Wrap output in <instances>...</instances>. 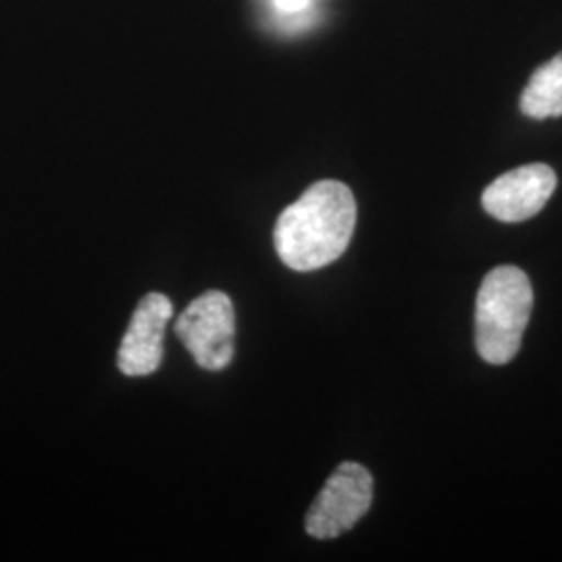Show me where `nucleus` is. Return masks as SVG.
<instances>
[{"label": "nucleus", "instance_id": "2", "mask_svg": "<svg viewBox=\"0 0 562 562\" xmlns=\"http://www.w3.org/2000/svg\"><path fill=\"white\" fill-rule=\"evenodd\" d=\"M533 290L519 267H496L482 281L475 304V346L483 361L506 364L521 348Z\"/></svg>", "mask_w": 562, "mask_h": 562}, {"label": "nucleus", "instance_id": "7", "mask_svg": "<svg viewBox=\"0 0 562 562\" xmlns=\"http://www.w3.org/2000/svg\"><path fill=\"white\" fill-rule=\"evenodd\" d=\"M522 115L548 120L562 115V53L533 71L521 94Z\"/></svg>", "mask_w": 562, "mask_h": 562}, {"label": "nucleus", "instance_id": "5", "mask_svg": "<svg viewBox=\"0 0 562 562\" xmlns=\"http://www.w3.org/2000/svg\"><path fill=\"white\" fill-rule=\"evenodd\" d=\"M557 190V173L543 162L522 165L506 171L483 190L487 215L504 223H521L536 217Z\"/></svg>", "mask_w": 562, "mask_h": 562}, {"label": "nucleus", "instance_id": "3", "mask_svg": "<svg viewBox=\"0 0 562 562\" xmlns=\"http://www.w3.org/2000/svg\"><path fill=\"white\" fill-rule=\"evenodd\" d=\"M176 334L199 367L222 371L236 348V313L232 299L222 290H209L183 311Z\"/></svg>", "mask_w": 562, "mask_h": 562}, {"label": "nucleus", "instance_id": "4", "mask_svg": "<svg viewBox=\"0 0 562 562\" xmlns=\"http://www.w3.org/2000/svg\"><path fill=\"white\" fill-rule=\"evenodd\" d=\"M373 503V477L357 462H341L306 513V533L334 540L361 521Z\"/></svg>", "mask_w": 562, "mask_h": 562}, {"label": "nucleus", "instance_id": "1", "mask_svg": "<svg viewBox=\"0 0 562 562\" xmlns=\"http://www.w3.org/2000/svg\"><path fill=\"white\" fill-rule=\"evenodd\" d=\"M357 225L352 190L336 180L313 183L276 223L273 241L283 265L317 271L346 252Z\"/></svg>", "mask_w": 562, "mask_h": 562}, {"label": "nucleus", "instance_id": "8", "mask_svg": "<svg viewBox=\"0 0 562 562\" xmlns=\"http://www.w3.org/2000/svg\"><path fill=\"white\" fill-rule=\"evenodd\" d=\"M273 4L283 15H301L311 9V0H273Z\"/></svg>", "mask_w": 562, "mask_h": 562}, {"label": "nucleus", "instance_id": "6", "mask_svg": "<svg viewBox=\"0 0 562 562\" xmlns=\"http://www.w3.org/2000/svg\"><path fill=\"white\" fill-rule=\"evenodd\" d=\"M171 317L173 304L161 292H150L138 302L117 355L123 375L144 378L161 367L162 334Z\"/></svg>", "mask_w": 562, "mask_h": 562}]
</instances>
